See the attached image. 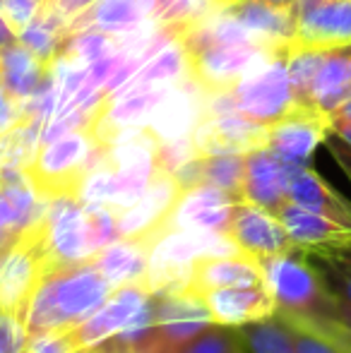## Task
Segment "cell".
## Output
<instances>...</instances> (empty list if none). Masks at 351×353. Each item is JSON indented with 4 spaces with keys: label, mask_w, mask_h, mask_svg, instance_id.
Listing matches in <instances>:
<instances>
[{
    "label": "cell",
    "mask_w": 351,
    "mask_h": 353,
    "mask_svg": "<svg viewBox=\"0 0 351 353\" xmlns=\"http://www.w3.org/2000/svg\"><path fill=\"white\" fill-rule=\"evenodd\" d=\"M181 192L183 190L178 188L174 176L157 171L147 190L140 195V200L116 214L118 236L152 245L157 238L166 233V221H169V214L174 210L176 200L181 197Z\"/></svg>",
    "instance_id": "8992f818"
},
{
    "label": "cell",
    "mask_w": 351,
    "mask_h": 353,
    "mask_svg": "<svg viewBox=\"0 0 351 353\" xmlns=\"http://www.w3.org/2000/svg\"><path fill=\"white\" fill-rule=\"evenodd\" d=\"M152 293L145 283H130V286L116 288L108 293V298L80 325L70 330V339L80 353H89L111 339L116 332H121L142 307L150 303Z\"/></svg>",
    "instance_id": "ba28073f"
},
{
    "label": "cell",
    "mask_w": 351,
    "mask_h": 353,
    "mask_svg": "<svg viewBox=\"0 0 351 353\" xmlns=\"http://www.w3.org/2000/svg\"><path fill=\"white\" fill-rule=\"evenodd\" d=\"M274 315L286 325L299 353H344L308 315H299V312H286V310H277Z\"/></svg>",
    "instance_id": "836d02e7"
},
{
    "label": "cell",
    "mask_w": 351,
    "mask_h": 353,
    "mask_svg": "<svg viewBox=\"0 0 351 353\" xmlns=\"http://www.w3.org/2000/svg\"><path fill=\"white\" fill-rule=\"evenodd\" d=\"M286 197L303 210L323 214V216L351 226V202L344 200L337 190H332L310 166H294Z\"/></svg>",
    "instance_id": "44dd1931"
},
{
    "label": "cell",
    "mask_w": 351,
    "mask_h": 353,
    "mask_svg": "<svg viewBox=\"0 0 351 353\" xmlns=\"http://www.w3.org/2000/svg\"><path fill=\"white\" fill-rule=\"evenodd\" d=\"M92 3H94V0H56L58 10L66 14L68 22H70V17H75L77 12H82V10H85L87 5H92Z\"/></svg>",
    "instance_id": "bcb514c9"
},
{
    "label": "cell",
    "mask_w": 351,
    "mask_h": 353,
    "mask_svg": "<svg viewBox=\"0 0 351 353\" xmlns=\"http://www.w3.org/2000/svg\"><path fill=\"white\" fill-rule=\"evenodd\" d=\"M267 51H272V48L260 46V43H236V46L214 43V46H205L200 51L185 53L188 74L205 92L231 89Z\"/></svg>",
    "instance_id": "9c48e42d"
},
{
    "label": "cell",
    "mask_w": 351,
    "mask_h": 353,
    "mask_svg": "<svg viewBox=\"0 0 351 353\" xmlns=\"http://www.w3.org/2000/svg\"><path fill=\"white\" fill-rule=\"evenodd\" d=\"M328 132V116L318 113L315 108L294 106L284 118L267 125V147L291 166H308Z\"/></svg>",
    "instance_id": "8fae6325"
},
{
    "label": "cell",
    "mask_w": 351,
    "mask_h": 353,
    "mask_svg": "<svg viewBox=\"0 0 351 353\" xmlns=\"http://www.w3.org/2000/svg\"><path fill=\"white\" fill-rule=\"evenodd\" d=\"M116 39L108 37L97 29H80V32H68L63 37L61 46L56 51V58H63L75 65H92L108 51H113Z\"/></svg>",
    "instance_id": "1f68e13d"
},
{
    "label": "cell",
    "mask_w": 351,
    "mask_h": 353,
    "mask_svg": "<svg viewBox=\"0 0 351 353\" xmlns=\"http://www.w3.org/2000/svg\"><path fill=\"white\" fill-rule=\"evenodd\" d=\"M226 3H229V0H214V8H217V10H219V8H221V5H226Z\"/></svg>",
    "instance_id": "db71d44e"
},
{
    "label": "cell",
    "mask_w": 351,
    "mask_h": 353,
    "mask_svg": "<svg viewBox=\"0 0 351 353\" xmlns=\"http://www.w3.org/2000/svg\"><path fill=\"white\" fill-rule=\"evenodd\" d=\"M183 77H188V56H185V48H183L181 39H174V41H169L166 46H161L150 61L142 63L118 92L147 89V87H169V84L181 82ZM118 92H113V94H118Z\"/></svg>",
    "instance_id": "484cf974"
},
{
    "label": "cell",
    "mask_w": 351,
    "mask_h": 353,
    "mask_svg": "<svg viewBox=\"0 0 351 353\" xmlns=\"http://www.w3.org/2000/svg\"><path fill=\"white\" fill-rule=\"evenodd\" d=\"M200 157L192 137H181V140H169L157 144V171L174 173L178 166H183L190 159Z\"/></svg>",
    "instance_id": "74e56055"
},
{
    "label": "cell",
    "mask_w": 351,
    "mask_h": 353,
    "mask_svg": "<svg viewBox=\"0 0 351 353\" xmlns=\"http://www.w3.org/2000/svg\"><path fill=\"white\" fill-rule=\"evenodd\" d=\"M243 173L245 154H212L202 159V183L219 188L239 202L243 200Z\"/></svg>",
    "instance_id": "4dcf8cb0"
},
{
    "label": "cell",
    "mask_w": 351,
    "mask_h": 353,
    "mask_svg": "<svg viewBox=\"0 0 351 353\" xmlns=\"http://www.w3.org/2000/svg\"><path fill=\"white\" fill-rule=\"evenodd\" d=\"M22 353H80L70 339V330H51L29 334Z\"/></svg>",
    "instance_id": "f35d334b"
},
{
    "label": "cell",
    "mask_w": 351,
    "mask_h": 353,
    "mask_svg": "<svg viewBox=\"0 0 351 353\" xmlns=\"http://www.w3.org/2000/svg\"><path fill=\"white\" fill-rule=\"evenodd\" d=\"M43 197L37 195L27 176L10 178L0 183V233L14 238L19 231L34 223L46 210Z\"/></svg>",
    "instance_id": "d4e9b609"
},
{
    "label": "cell",
    "mask_w": 351,
    "mask_h": 353,
    "mask_svg": "<svg viewBox=\"0 0 351 353\" xmlns=\"http://www.w3.org/2000/svg\"><path fill=\"white\" fill-rule=\"evenodd\" d=\"M207 92L188 74L181 82L171 84L154 111L147 118V128L157 142L192 137L200 123L207 118Z\"/></svg>",
    "instance_id": "52a82bcc"
},
{
    "label": "cell",
    "mask_w": 351,
    "mask_h": 353,
    "mask_svg": "<svg viewBox=\"0 0 351 353\" xmlns=\"http://www.w3.org/2000/svg\"><path fill=\"white\" fill-rule=\"evenodd\" d=\"M202 157L212 154H248L258 147H267V125L250 121L241 113L205 118L192 135Z\"/></svg>",
    "instance_id": "5bb4252c"
},
{
    "label": "cell",
    "mask_w": 351,
    "mask_h": 353,
    "mask_svg": "<svg viewBox=\"0 0 351 353\" xmlns=\"http://www.w3.org/2000/svg\"><path fill=\"white\" fill-rule=\"evenodd\" d=\"M41 3H43V0H41Z\"/></svg>",
    "instance_id": "9f6ffc18"
},
{
    "label": "cell",
    "mask_w": 351,
    "mask_h": 353,
    "mask_svg": "<svg viewBox=\"0 0 351 353\" xmlns=\"http://www.w3.org/2000/svg\"><path fill=\"white\" fill-rule=\"evenodd\" d=\"M135 5L147 14V17L154 19V12H157V0H135Z\"/></svg>",
    "instance_id": "f907efd6"
},
{
    "label": "cell",
    "mask_w": 351,
    "mask_h": 353,
    "mask_svg": "<svg viewBox=\"0 0 351 353\" xmlns=\"http://www.w3.org/2000/svg\"><path fill=\"white\" fill-rule=\"evenodd\" d=\"M248 353H299L286 325L277 315L241 327Z\"/></svg>",
    "instance_id": "d6a6232c"
},
{
    "label": "cell",
    "mask_w": 351,
    "mask_h": 353,
    "mask_svg": "<svg viewBox=\"0 0 351 353\" xmlns=\"http://www.w3.org/2000/svg\"><path fill=\"white\" fill-rule=\"evenodd\" d=\"M106 157V144L87 130H75L46 142L34 154L24 176L39 197H77L80 183L94 163Z\"/></svg>",
    "instance_id": "7a4b0ae2"
},
{
    "label": "cell",
    "mask_w": 351,
    "mask_h": 353,
    "mask_svg": "<svg viewBox=\"0 0 351 353\" xmlns=\"http://www.w3.org/2000/svg\"><path fill=\"white\" fill-rule=\"evenodd\" d=\"M41 236L51 267L92 260L85 233V207L77 197H53L46 202Z\"/></svg>",
    "instance_id": "5b68a950"
},
{
    "label": "cell",
    "mask_w": 351,
    "mask_h": 353,
    "mask_svg": "<svg viewBox=\"0 0 351 353\" xmlns=\"http://www.w3.org/2000/svg\"><path fill=\"white\" fill-rule=\"evenodd\" d=\"M226 233L236 243V248L258 265L296 248L277 214L243 200L236 202Z\"/></svg>",
    "instance_id": "30bf717a"
},
{
    "label": "cell",
    "mask_w": 351,
    "mask_h": 353,
    "mask_svg": "<svg viewBox=\"0 0 351 353\" xmlns=\"http://www.w3.org/2000/svg\"><path fill=\"white\" fill-rule=\"evenodd\" d=\"M265 272L263 265L250 260L248 255L239 252V255L229 257H205L197 260L192 267L190 286L185 293L200 298L202 293L212 291V288H229V286H263Z\"/></svg>",
    "instance_id": "e0dca14e"
},
{
    "label": "cell",
    "mask_w": 351,
    "mask_h": 353,
    "mask_svg": "<svg viewBox=\"0 0 351 353\" xmlns=\"http://www.w3.org/2000/svg\"><path fill=\"white\" fill-rule=\"evenodd\" d=\"M323 51L325 48L318 46L291 43L289 53H286V72H289V84L296 106L310 108V92H313V82L318 77L320 63H323Z\"/></svg>",
    "instance_id": "f546056e"
},
{
    "label": "cell",
    "mask_w": 351,
    "mask_h": 353,
    "mask_svg": "<svg viewBox=\"0 0 351 353\" xmlns=\"http://www.w3.org/2000/svg\"><path fill=\"white\" fill-rule=\"evenodd\" d=\"M10 241H12V238H10V236H5V233H0V252L5 250V245H8Z\"/></svg>",
    "instance_id": "f5cc1de1"
},
{
    "label": "cell",
    "mask_w": 351,
    "mask_h": 353,
    "mask_svg": "<svg viewBox=\"0 0 351 353\" xmlns=\"http://www.w3.org/2000/svg\"><path fill=\"white\" fill-rule=\"evenodd\" d=\"M200 298L205 301L214 325L224 327H245L277 312V303L265 288V283L263 286L212 288Z\"/></svg>",
    "instance_id": "9a60e30c"
},
{
    "label": "cell",
    "mask_w": 351,
    "mask_h": 353,
    "mask_svg": "<svg viewBox=\"0 0 351 353\" xmlns=\"http://www.w3.org/2000/svg\"><path fill=\"white\" fill-rule=\"evenodd\" d=\"M29 332L24 322L12 312L0 310V353H22Z\"/></svg>",
    "instance_id": "ab89813d"
},
{
    "label": "cell",
    "mask_w": 351,
    "mask_h": 353,
    "mask_svg": "<svg viewBox=\"0 0 351 353\" xmlns=\"http://www.w3.org/2000/svg\"><path fill=\"white\" fill-rule=\"evenodd\" d=\"M310 320L315 322V325L320 327V330L325 332V334L330 336V339L334 341V344L339 346L344 353H351V332L344 330L342 325H339L334 317H328V315H308Z\"/></svg>",
    "instance_id": "b9f144b4"
},
{
    "label": "cell",
    "mask_w": 351,
    "mask_h": 353,
    "mask_svg": "<svg viewBox=\"0 0 351 353\" xmlns=\"http://www.w3.org/2000/svg\"><path fill=\"white\" fill-rule=\"evenodd\" d=\"M0 17H3V10H0Z\"/></svg>",
    "instance_id": "11a10c76"
},
{
    "label": "cell",
    "mask_w": 351,
    "mask_h": 353,
    "mask_svg": "<svg viewBox=\"0 0 351 353\" xmlns=\"http://www.w3.org/2000/svg\"><path fill=\"white\" fill-rule=\"evenodd\" d=\"M214 0H157L154 19L159 24H181L192 27L214 12Z\"/></svg>",
    "instance_id": "8d00e7d4"
},
{
    "label": "cell",
    "mask_w": 351,
    "mask_h": 353,
    "mask_svg": "<svg viewBox=\"0 0 351 353\" xmlns=\"http://www.w3.org/2000/svg\"><path fill=\"white\" fill-rule=\"evenodd\" d=\"M176 353H248L241 327L212 325Z\"/></svg>",
    "instance_id": "e575fe53"
},
{
    "label": "cell",
    "mask_w": 351,
    "mask_h": 353,
    "mask_svg": "<svg viewBox=\"0 0 351 353\" xmlns=\"http://www.w3.org/2000/svg\"><path fill=\"white\" fill-rule=\"evenodd\" d=\"M351 41V0H323L296 19V41L330 48Z\"/></svg>",
    "instance_id": "ffe728a7"
},
{
    "label": "cell",
    "mask_w": 351,
    "mask_h": 353,
    "mask_svg": "<svg viewBox=\"0 0 351 353\" xmlns=\"http://www.w3.org/2000/svg\"><path fill=\"white\" fill-rule=\"evenodd\" d=\"M351 99V41L337 43L323 51L318 77L310 92V108L323 116H332Z\"/></svg>",
    "instance_id": "d6986e66"
},
{
    "label": "cell",
    "mask_w": 351,
    "mask_h": 353,
    "mask_svg": "<svg viewBox=\"0 0 351 353\" xmlns=\"http://www.w3.org/2000/svg\"><path fill=\"white\" fill-rule=\"evenodd\" d=\"M291 46L267 51L239 82L231 87L236 111L260 125H272L284 118L294 103L289 72H286V53Z\"/></svg>",
    "instance_id": "3957f363"
},
{
    "label": "cell",
    "mask_w": 351,
    "mask_h": 353,
    "mask_svg": "<svg viewBox=\"0 0 351 353\" xmlns=\"http://www.w3.org/2000/svg\"><path fill=\"white\" fill-rule=\"evenodd\" d=\"M147 22H152V17H147L137 8L135 0H94L82 12L70 17L68 32L97 29V32H103L108 37L118 39V37H126V34L137 32Z\"/></svg>",
    "instance_id": "7402d4cb"
},
{
    "label": "cell",
    "mask_w": 351,
    "mask_h": 353,
    "mask_svg": "<svg viewBox=\"0 0 351 353\" xmlns=\"http://www.w3.org/2000/svg\"><path fill=\"white\" fill-rule=\"evenodd\" d=\"M303 252L330 296L351 305V245L310 248Z\"/></svg>",
    "instance_id": "f1b7e54d"
},
{
    "label": "cell",
    "mask_w": 351,
    "mask_h": 353,
    "mask_svg": "<svg viewBox=\"0 0 351 353\" xmlns=\"http://www.w3.org/2000/svg\"><path fill=\"white\" fill-rule=\"evenodd\" d=\"M41 121H22L0 137V183L27 171L41 147Z\"/></svg>",
    "instance_id": "83f0119b"
},
{
    "label": "cell",
    "mask_w": 351,
    "mask_h": 353,
    "mask_svg": "<svg viewBox=\"0 0 351 353\" xmlns=\"http://www.w3.org/2000/svg\"><path fill=\"white\" fill-rule=\"evenodd\" d=\"M85 207V233H87V248L92 257L101 248L113 243L118 236V216L111 207L106 205H82Z\"/></svg>",
    "instance_id": "d590c367"
},
{
    "label": "cell",
    "mask_w": 351,
    "mask_h": 353,
    "mask_svg": "<svg viewBox=\"0 0 351 353\" xmlns=\"http://www.w3.org/2000/svg\"><path fill=\"white\" fill-rule=\"evenodd\" d=\"M330 130L334 132V135H339L344 142L351 147V123H339V121H330Z\"/></svg>",
    "instance_id": "c3c4849f"
},
{
    "label": "cell",
    "mask_w": 351,
    "mask_h": 353,
    "mask_svg": "<svg viewBox=\"0 0 351 353\" xmlns=\"http://www.w3.org/2000/svg\"><path fill=\"white\" fill-rule=\"evenodd\" d=\"M294 166L281 161L270 147H258L245 154L243 173V202L258 205L277 214L289 202L286 188Z\"/></svg>",
    "instance_id": "4fadbf2b"
},
{
    "label": "cell",
    "mask_w": 351,
    "mask_h": 353,
    "mask_svg": "<svg viewBox=\"0 0 351 353\" xmlns=\"http://www.w3.org/2000/svg\"><path fill=\"white\" fill-rule=\"evenodd\" d=\"M147 257H150L147 243L132 241V238H116L106 248H101L92 257V262L108 281V286L116 291V288L130 286V283H145Z\"/></svg>",
    "instance_id": "603a6c76"
},
{
    "label": "cell",
    "mask_w": 351,
    "mask_h": 353,
    "mask_svg": "<svg viewBox=\"0 0 351 353\" xmlns=\"http://www.w3.org/2000/svg\"><path fill=\"white\" fill-rule=\"evenodd\" d=\"M12 43H17V32L10 27L8 19L0 17V51L8 48V46H12Z\"/></svg>",
    "instance_id": "7dc6e473"
},
{
    "label": "cell",
    "mask_w": 351,
    "mask_h": 353,
    "mask_svg": "<svg viewBox=\"0 0 351 353\" xmlns=\"http://www.w3.org/2000/svg\"><path fill=\"white\" fill-rule=\"evenodd\" d=\"M48 72L51 63H43L19 41L0 51V84L14 101L32 97L48 77Z\"/></svg>",
    "instance_id": "cb8c5ba5"
},
{
    "label": "cell",
    "mask_w": 351,
    "mask_h": 353,
    "mask_svg": "<svg viewBox=\"0 0 351 353\" xmlns=\"http://www.w3.org/2000/svg\"><path fill=\"white\" fill-rule=\"evenodd\" d=\"M325 144H328L330 152H332V157L337 159V163L347 171V176L351 178V147L349 144L344 142L339 135H334L332 130H330L328 137H325Z\"/></svg>",
    "instance_id": "ee69618b"
},
{
    "label": "cell",
    "mask_w": 351,
    "mask_h": 353,
    "mask_svg": "<svg viewBox=\"0 0 351 353\" xmlns=\"http://www.w3.org/2000/svg\"><path fill=\"white\" fill-rule=\"evenodd\" d=\"M113 288L94 262L58 265L43 272L24 307L22 322L29 334L51 330H72L87 320Z\"/></svg>",
    "instance_id": "6da1fadb"
},
{
    "label": "cell",
    "mask_w": 351,
    "mask_h": 353,
    "mask_svg": "<svg viewBox=\"0 0 351 353\" xmlns=\"http://www.w3.org/2000/svg\"><path fill=\"white\" fill-rule=\"evenodd\" d=\"M277 219L281 221L284 231L294 241L296 248L310 250V248H332V245H351V226L328 219L323 214L308 212L303 207L286 202Z\"/></svg>",
    "instance_id": "ac0fdd59"
},
{
    "label": "cell",
    "mask_w": 351,
    "mask_h": 353,
    "mask_svg": "<svg viewBox=\"0 0 351 353\" xmlns=\"http://www.w3.org/2000/svg\"><path fill=\"white\" fill-rule=\"evenodd\" d=\"M236 202L231 195L214 185H195L183 190L176 200L174 210L166 221V231L183 228V231H224L229 228L231 214Z\"/></svg>",
    "instance_id": "7c38bea8"
},
{
    "label": "cell",
    "mask_w": 351,
    "mask_h": 353,
    "mask_svg": "<svg viewBox=\"0 0 351 353\" xmlns=\"http://www.w3.org/2000/svg\"><path fill=\"white\" fill-rule=\"evenodd\" d=\"M328 317H334L344 330L351 332V305L349 303H342V301H332V310H330Z\"/></svg>",
    "instance_id": "f6af8a7d"
},
{
    "label": "cell",
    "mask_w": 351,
    "mask_h": 353,
    "mask_svg": "<svg viewBox=\"0 0 351 353\" xmlns=\"http://www.w3.org/2000/svg\"><path fill=\"white\" fill-rule=\"evenodd\" d=\"M265 288L274 298L277 310L299 315H330L334 298L323 286L318 272L301 248L263 262Z\"/></svg>",
    "instance_id": "277c9868"
},
{
    "label": "cell",
    "mask_w": 351,
    "mask_h": 353,
    "mask_svg": "<svg viewBox=\"0 0 351 353\" xmlns=\"http://www.w3.org/2000/svg\"><path fill=\"white\" fill-rule=\"evenodd\" d=\"M330 121H339V123H351V99L349 101H344L342 106L337 108V111L330 116Z\"/></svg>",
    "instance_id": "681fc988"
},
{
    "label": "cell",
    "mask_w": 351,
    "mask_h": 353,
    "mask_svg": "<svg viewBox=\"0 0 351 353\" xmlns=\"http://www.w3.org/2000/svg\"><path fill=\"white\" fill-rule=\"evenodd\" d=\"M219 10L239 19L270 48L291 46L296 41V17L291 8H274L263 0H229Z\"/></svg>",
    "instance_id": "2e32d148"
},
{
    "label": "cell",
    "mask_w": 351,
    "mask_h": 353,
    "mask_svg": "<svg viewBox=\"0 0 351 353\" xmlns=\"http://www.w3.org/2000/svg\"><path fill=\"white\" fill-rule=\"evenodd\" d=\"M17 123H22V116H19V106L8 92L0 84V137L8 130H12Z\"/></svg>",
    "instance_id": "7bdbcfd3"
},
{
    "label": "cell",
    "mask_w": 351,
    "mask_h": 353,
    "mask_svg": "<svg viewBox=\"0 0 351 353\" xmlns=\"http://www.w3.org/2000/svg\"><path fill=\"white\" fill-rule=\"evenodd\" d=\"M347 332H349V330H347Z\"/></svg>",
    "instance_id": "6f0895ef"
},
{
    "label": "cell",
    "mask_w": 351,
    "mask_h": 353,
    "mask_svg": "<svg viewBox=\"0 0 351 353\" xmlns=\"http://www.w3.org/2000/svg\"><path fill=\"white\" fill-rule=\"evenodd\" d=\"M39 8H41V0H0L3 17L8 19V24L14 32L27 27V24L37 17Z\"/></svg>",
    "instance_id": "60d3db41"
},
{
    "label": "cell",
    "mask_w": 351,
    "mask_h": 353,
    "mask_svg": "<svg viewBox=\"0 0 351 353\" xmlns=\"http://www.w3.org/2000/svg\"><path fill=\"white\" fill-rule=\"evenodd\" d=\"M68 34V17L58 10L56 0H43L37 17L17 32V41L27 46L43 63H53L63 37Z\"/></svg>",
    "instance_id": "4316f807"
},
{
    "label": "cell",
    "mask_w": 351,
    "mask_h": 353,
    "mask_svg": "<svg viewBox=\"0 0 351 353\" xmlns=\"http://www.w3.org/2000/svg\"><path fill=\"white\" fill-rule=\"evenodd\" d=\"M267 5H274V8H294L296 0H263Z\"/></svg>",
    "instance_id": "816d5d0a"
}]
</instances>
